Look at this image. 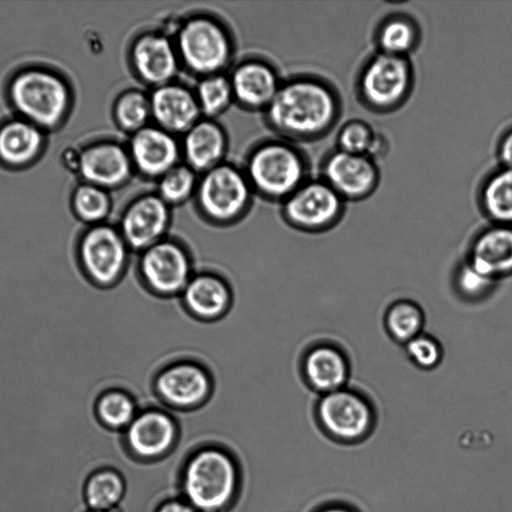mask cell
Returning a JSON list of instances; mask_svg holds the SVG:
<instances>
[{"instance_id":"cell-1","label":"cell","mask_w":512,"mask_h":512,"mask_svg":"<svg viewBox=\"0 0 512 512\" xmlns=\"http://www.w3.org/2000/svg\"><path fill=\"white\" fill-rule=\"evenodd\" d=\"M266 109L269 123L278 132L314 140L326 136L337 125L342 101L330 82L302 76L280 84Z\"/></svg>"},{"instance_id":"cell-2","label":"cell","mask_w":512,"mask_h":512,"mask_svg":"<svg viewBox=\"0 0 512 512\" xmlns=\"http://www.w3.org/2000/svg\"><path fill=\"white\" fill-rule=\"evenodd\" d=\"M238 486V466L231 453L221 447L199 449L182 472V499L197 512H219L227 508Z\"/></svg>"},{"instance_id":"cell-3","label":"cell","mask_w":512,"mask_h":512,"mask_svg":"<svg viewBox=\"0 0 512 512\" xmlns=\"http://www.w3.org/2000/svg\"><path fill=\"white\" fill-rule=\"evenodd\" d=\"M415 73L408 57L376 51L361 65L355 91L358 101L377 114L392 113L410 98Z\"/></svg>"},{"instance_id":"cell-4","label":"cell","mask_w":512,"mask_h":512,"mask_svg":"<svg viewBox=\"0 0 512 512\" xmlns=\"http://www.w3.org/2000/svg\"><path fill=\"white\" fill-rule=\"evenodd\" d=\"M307 165L295 147L280 141L259 145L247 160L246 176L252 188L272 199H286L306 181Z\"/></svg>"},{"instance_id":"cell-5","label":"cell","mask_w":512,"mask_h":512,"mask_svg":"<svg viewBox=\"0 0 512 512\" xmlns=\"http://www.w3.org/2000/svg\"><path fill=\"white\" fill-rule=\"evenodd\" d=\"M251 189L244 172L233 165L220 163L204 172L198 181L197 210L215 223L234 222L250 209Z\"/></svg>"},{"instance_id":"cell-6","label":"cell","mask_w":512,"mask_h":512,"mask_svg":"<svg viewBox=\"0 0 512 512\" xmlns=\"http://www.w3.org/2000/svg\"><path fill=\"white\" fill-rule=\"evenodd\" d=\"M175 46L180 62L203 77L219 73L232 55L228 32L209 16L189 18L180 27Z\"/></svg>"},{"instance_id":"cell-7","label":"cell","mask_w":512,"mask_h":512,"mask_svg":"<svg viewBox=\"0 0 512 512\" xmlns=\"http://www.w3.org/2000/svg\"><path fill=\"white\" fill-rule=\"evenodd\" d=\"M10 97L29 122L48 128L63 118L69 104V92L64 82L43 70L18 74L11 82Z\"/></svg>"},{"instance_id":"cell-8","label":"cell","mask_w":512,"mask_h":512,"mask_svg":"<svg viewBox=\"0 0 512 512\" xmlns=\"http://www.w3.org/2000/svg\"><path fill=\"white\" fill-rule=\"evenodd\" d=\"M129 253L119 229L104 223L92 225L78 246L82 270L98 288L110 287L120 279Z\"/></svg>"},{"instance_id":"cell-9","label":"cell","mask_w":512,"mask_h":512,"mask_svg":"<svg viewBox=\"0 0 512 512\" xmlns=\"http://www.w3.org/2000/svg\"><path fill=\"white\" fill-rule=\"evenodd\" d=\"M346 201L323 179L306 180L284 199L282 212L293 226L312 233L329 230L345 211Z\"/></svg>"},{"instance_id":"cell-10","label":"cell","mask_w":512,"mask_h":512,"mask_svg":"<svg viewBox=\"0 0 512 512\" xmlns=\"http://www.w3.org/2000/svg\"><path fill=\"white\" fill-rule=\"evenodd\" d=\"M316 415L321 428L333 439L344 443L364 439L375 421L369 402L345 388L321 395Z\"/></svg>"},{"instance_id":"cell-11","label":"cell","mask_w":512,"mask_h":512,"mask_svg":"<svg viewBox=\"0 0 512 512\" xmlns=\"http://www.w3.org/2000/svg\"><path fill=\"white\" fill-rule=\"evenodd\" d=\"M321 173V179L345 201H360L371 196L378 188L381 176L376 161L369 156L337 148L324 158Z\"/></svg>"},{"instance_id":"cell-12","label":"cell","mask_w":512,"mask_h":512,"mask_svg":"<svg viewBox=\"0 0 512 512\" xmlns=\"http://www.w3.org/2000/svg\"><path fill=\"white\" fill-rule=\"evenodd\" d=\"M171 217L170 205L158 194H143L123 210L119 231L130 250L143 252L165 237Z\"/></svg>"},{"instance_id":"cell-13","label":"cell","mask_w":512,"mask_h":512,"mask_svg":"<svg viewBox=\"0 0 512 512\" xmlns=\"http://www.w3.org/2000/svg\"><path fill=\"white\" fill-rule=\"evenodd\" d=\"M140 271L146 284L162 295L181 294L193 276L185 250L167 238L141 252Z\"/></svg>"},{"instance_id":"cell-14","label":"cell","mask_w":512,"mask_h":512,"mask_svg":"<svg viewBox=\"0 0 512 512\" xmlns=\"http://www.w3.org/2000/svg\"><path fill=\"white\" fill-rule=\"evenodd\" d=\"M128 152L139 173L157 179L179 164L182 153L175 135L157 125H147L133 133Z\"/></svg>"},{"instance_id":"cell-15","label":"cell","mask_w":512,"mask_h":512,"mask_svg":"<svg viewBox=\"0 0 512 512\" xmlns=\"http://www.w3.org/2000/svg\"><path fill=\"white\" fill-rule=\"evenodd\" d=\"M131 62L142 81L158 87L172 82L178 72L180 59L175 43L168 37L147 32L133 42Z\"/></svg>"},{"instance_id":"cell-16","label":"cell","mask_w":512,"mask_h":512,"mask_svg":"<svg viewBox=\"0 0 512 512\" xmlns=\"http://www.w3.org/2000/svg\"><path fill=\"white\" fill-rule=\"evenodd\" d=\"M177 433L175 420L159 410L139 412L124 430L129 451L145 460L164 456L173 447Z\"/></svg>"},{"instance_id":"cell-17","label":"cell","mask_w":512,"mask_h":512,"mask_svg":"<svg viewBox=\"0 0 512 512\" xmlns=\"http://www.w3.org/2000/svg\"><path fill=\"white\" fill-rule=\"evenodd\" d=\"M211 388L208 372L189 362L169 366L156 380L159 396L169 405L180 409L193 408L205 401Z\"/></svg>"},{"instance_id":"cell-18","label":"cell","mask_w":512,"mask_h":512,"mask_svg":"<svg viewBox=\"0 0 512 512\" xmlns=\"http://www.w3.org/2000/svg\"><path fill=\"white\" fill-rule=\"evenodd\" d=\"M150 97L151 116L157 126L172 133H185L198 120L201 110L187 87L170 82L155 87Z\"/></svg>"},{"instance_id":"cell-19","label":"cell","mask_w":512,"mask_h":512,"mask_svg":"<svg viewBox=\"0 0 512 512\" xmlns=\"http://www.w3.org/2000/svg\"><path fill=\"white\" fill-rule=\"evenodd\" d=\"M128 152L118 143L102 142L80 154L79 170L89 184L113 188L124 184L133 170Z\"/></svg>"},{"instance_id":"cell-20","label":"cell","mask_w":512,"mask_h":512,"mask_svg":"<svg viewBox=\"0 0 512 512\" xmlns=\"http://www.w3.org/2000/svg\"><path fill=\"white\" fill-rule=\"evenodd\" d=\"M467 261L481 273L500 280L512 274V226L492 224L471 245Z\"/></svg>"},{"instance_id":"cell-21","label":"cell","mask_w":512,"mask_h":512,"mask_svg":"<svg viewBox=\"0 0 512 512\" xmlns=\"http://www.w3.org/2000/svg\"><path fill=\"white\" fill-rule=\"evenodd\" d=\"M229 79L234 99L253 109L267 108L280 86L274 69L258 60L239 64Z\"/></svg>"},{"instance_id":"cell-22","label":"cell","mask_w":512,"mask_h":512,"mask_svg":"<svg viewBox=\"0 0 512 512\" xmlns=\"http://www.w3.org/2000/svg\"><path fill=\"white\" fill-rule=\"evenodd\" d=\"M226 145L222 127L210 119H200L184 133L181 151L189 167L204 173L222 163Z\"/></svg>"},{"instance_id":"cell-23","label":"cell","mask_w":512,"mask_h":512,"mask_svg":"<svg viewBox=\"0 0 512 512\" xmlns=\"http://www.w3.org/2000/svg\"><path fill=\"white\" fill-rule=\"evenodd\" d=\"M303 373L308 384L323 395L344 388L349 377V365L337 347L322 342L306 353Z\"/></svg>"},{"instance_id":"cell-24","label":"cell","mask_w":512,"mask_h":512,"mask_svg":"<svg viewBox=\"0 0 512 512\" xmlns=\"http://www.w3.org/2000/svg\"><path fill=\"white\" fill-rule=\"evenodd\" d=\"M181 296L187 309L203 319L221 316L227 310L230 301L227 285L212 274L193 275Z\"/></svg>"},{"instance_id":"cell-25","label":"cell","mask_w":512,"mask_h":512,"mask_svg":"<svg viewBox=\"0 0 512 512\" xmlns=\"http://www.w3.org/2000/svg\"><path fill=\"white\" fill-rule=\"evenodd\" d=\"M477 200L492 223L512 226V168L499 166L487 174L477 190Z\"/></svg>"},{"instance_id":"cell-26","label":"cell","mask_w":512,"mask_h":512,"mask_svg":"<svg viewBox=\"0 0 512 512\" xmlns=\"http://www.w3.org/2000/svg\"><path fill=\"white\" fill-rule=\"evenodd\" d=\"M421 40L419 24L411 16L393 13L385 16L376 26L374 42L378 52L408 57Z\"/></svg>"},{"instance_id":"cell-27","label":"cell","mask_w":512,"mask_h":512,"mask_svg":"<svg viewBox=\"0 0 512 512\" xmlns=\"http://www.w3.org/2000/svg\"><path fill=\"white\" fill-rule=\"evenodd\" d=\"M42 134L29 121H12L0 129V158L11 165L31 161L40 151Z\"/></svg>"},{"instance_id":"cell-28","label":"cell","mask_w":512,"mask_h":512,"mask_svg":"<svg viewBox=\"0 0 512 512\" xmlns=\"http://www.w3.org/2000/svg\"><path fill=\"white\" fill-rule=\"evenodd\" d=\"M125 493V483L117 471L102 468L94 471L84 488V498L92 511H107L116 508Z\"/></svg>"},{"instance_id":"cell-29","label":"cell","mask_w":512,"mask_h":512,"mask_svg":"<svg viewBox=\"0 0 512 512\" xmlns=\"http://www.w3.org/2000/svg\"><path fill=\"white\" fill-rule=\"evenodd\" d=\"M336 144V148L341 151L366 155L375 160L383 153L386 140L368 122L351 119L340 126Z\"/></svg>"},{"instance_id":"cell-30","label":"cell","mask_w":512,"mask_h":512,"mask_svg":"<svg viewBox=\"0 0 512 512\" xmlns=\"http://www.w3.org/2000/svg\"><path fill=\"white\" fill-rule=\"evenodd\" d=\"M94 412L105 427L125 430L138 414V409L128 393L119 389H110L97 396Z\"/></svg>"},{"instance_id":"cell-31","label":"cell","mask_w":512,"mask_h":512,"mask_svg":"<svg viewBox=\"0 0 512 512\" xmlns=\"http://www.w3.org/2000/svg\"><path fill=\"white\" fill-rule=\"evenodd\" d=\"M385 325L394 339L406 344L422 333L424 314L416 303L400 300L389 307Z\"/></svg>"},{"instance_id":"cell-32","label":"cell","mask_w":512,"mask_h":512,"mask_svg":"<svg viewBox=\"0 0 512 512\" xmlns=\"http://www.w3.org/2000/svg\"><path fill=\"white\" fill-rule=\"evenodd\" d=\"M114 116L122 130L132 134L139 131L152 118L150 97L139 90L124 92L115 103Z\"/></svg>"},{"instance_id":"cell-33","label":"cell","mask_w":512,"mask_h":512,"mask_svg":"<svg viewBox=\"0 0 512 512\" xmlns=\"http://www.w3.org/2000/svg\"><path fill=\"white\" fill-rule=\"evenodd\" d=\"M158 180L157 194L170 206L186 202L198 185L196 172L187 164H177Z\"/></svg>"},{"instance_id":"cell-34","label":"cell","mask_w":512,"mask_h":512,"mask_svg":"<svg viewBox=\"0 0 512 512\" xmlns=\"http://www.w3.org/2000/svg\"><path fill=\"white\" fill-rule=\"evenodd\" d=\"M201 113L215 116L234 99L230 79L220 73L204 76L195 92Z\"/></svg>"},{"instance_id":"cell-35","label":"cell","mask_w":512,"mask_h":512,"mask_svg":"<svg viewBox=\"0 0 512 512\" xmlns=\"http://www.w3.org/2000/svg\"><path fill=\"white\" fill-rule=\"evenodd\" d=\"M73 209L83 221L96 225L109 215L111 201L104 188L87 183L74 192Z\"/></svg>"},{"instance_id":"cell-36","label":"cell","mask_w":512,"mask_h":512,"mask_svg":"<svg viewBox=\"0 0 512 512\" xmlns=\"http://www.w3.org/2000/svg\"><path fill=\"white\" fill-rule=\"evenodd\" d=\"M497 282L498 280L478 271L467 260L457 267L454 274V285L458 294L471 301L488 296Z\"/></svg>"},{"instance_id":"cell-37","label":"cell","mask_w":512,"mask_h":512,"mask_svg":"<svg viewBox=\"0 0 512 512\" xmlns=\"http://www.w3.org/2000/svg\"><path fill=\"white\" fill-rule=\"evenodd\" d=\"M411 361L422 369H433L441 362L442 347L432 336L419 334L405 344Z\"/></svg>"},{"instance_id":"cell-38","label":"cell","mask_w":512,"mask_h":512,"mask_svg":"<svg viewBox=\"0 0 512 512\" xmlns=\"http://www.w3.org/2000/svg\"><path fill=\"white\" fill-rule=\"evenodd\" d=\"M496 154L500 166L512 168V127L506 129L499 137Z\"/></svg>"},{"instance_id":"cell-39","label":"cell","mask_w":512,"mask_h":512,"mask_svg":"<svg viewBox=\"0 0 512 512\" xmlns=\"http://www.w3.org/2000/svg\"><path fill=\"white\" fill-rule=\"evenodd\" d=\"M157 512H197L183 499H174L163 503Z\"/></svg>"},{"instance_id":"cell-40","label":"cell","mask_w":512,"mask_h":512,"mask_svg":"<svg viewBox=\"0 0 512 512\" xmlns=\"http://www.w3.org/2000/svg\"><path fill=\"white\" fill-rule=\"evenodd\" d=\"M318 512H355L352 508L342 504H331L323 507Z\"/></svg>"},{"instance_id":"cell-41","label":"cell","mask_w":512,"mask_h":512,"mask_svg":"<svg viewBox=\"0 0 512 512\" xmlns=\"http://www.w3.org/2000/svg\"><path fill=\"white\" fill-rule=\"evenodd\" d=\"M91 512H120L118 506L116 508H113L111 510H107V511H91Z\"/></svg>"}]
</instances>
